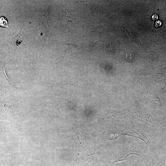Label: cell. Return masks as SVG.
<instances>
[{"label": "cell", "mask_w": 166, "mask_h": 166, "mask_svg": "<svg viewBox=\"0 0 166 166\" xmlns=\"http://www.w3.org/2000/svg\"><path fill=\"white\" fill-rule=\"evenodd\" d=\"M124 113L123 112L112 110L107 113L105 114V117L107 118L113 117H118L124 114Z\"/></svg>", "instance_id": "4"}, {"label": "cell", "mask_w": 166, "mask_h": 166, "mask_svg": "<svg viewBox=\"0 0 166 166\" xmlns=\"http://www.w3.org/2000/svg\"><path fill=\"white\" fill-rule=\"evenodd\" d=\"M106 139L114 140L121 136H127L140 139L143 141L151 151L152 145L148 138L141 133L135 131H114L108 132L105 134Z\"/></svg>", "instance_id": "1"}, {"label": "cell", "mask_w": 166, "mask_h": 166, "mask_svg": "<svg viewBox=\"0 0 166 166\" xmlns=\"http://www.w3.org/2000/svg\"><path fill=\"white\" fill-rule=\"evenodd\" d=\"M0 25L2 27L9 28L8 26V22L6 18L3 17H0Z\"/></svg>", "instance_id": "6"}, {"label": "cell", "mask_w": 166, "mask_h": 166, "mask_svg": "<svg viewBox=\"0 0 166 166\" xmlns=\"http://www.w3.org/2000/svg\"><path fill=\"white\" fill-rule=\"evenodd\" d=\"M158 16L157 14L153 15L152 17V19L153 21H155L157 19Z\"/></svg>", "instance_id": "9"}, {"label": "cell", "mask_w": 166, "mask_h": 166, "mask_svg": "<svg viewBox=\"0 0 166 166\" xmlns=\"http://www.w3.org/2000/svg\"><path fill=\"white\" fill-rule=\"evenodd\" d=\"M124 29L128 33L131 39L132 40V41L137 43L138 45H141L140 44V42L139 37L136 34L132 33L125 28H124Z\"/></svg>", "instance_id": "5"}, {"label": "cell", "mask_w": 166, "mask_h": 166, "mask_svg": "<svg viewBox=\"0 0 166 166\" xmlns=\"http://www.w3.org/2000/svg\"><path fill=\"white\" fill-rule=\"evenodd\" d=\"M156 27H158L160 26L161 25V23L160 21H158L156 22Z\"/></svg>", "instance_id": "8"}, {"label": "cell", "mask_w": 166, "mask_h": 166, "mask_svg": "<svg viewBox=\"0 0 166 166\" xmlns=\"http://www.w3.org/2000/svg\"><path fill=\"white\" fill-rule=\"evenodd\" d=\"M15 36L14 38H13V39H14L15 44L17 45H19L22 43V41L21 37L19 38L20 37L19 36Z\"/></svg>", "instance_id": "7"}, {"label": "cell", "mask_w": 166, "mask_h": 166, "mask_svg": "<svg viewBox=\"0 0 166 166\" xmlns=\"http://www.w3.org/2000/svg\"><path fill=\"white\" fill-rule=\"evenodd\" d=\"M137 116L148 124L152 125L153 121L151 117L137 104L135 105Z\"/></svg>", "instance_id": "3"}, {"label": "cell", "mask_w": 166, "mask_h": 166, "mask_svg": "<svg viewBox=\"0 0 166 166\" xmlns=\"http://www.w3.org/2000/svg\"><path fill=\"white\" fill-rule=\"evenodd\" d=\"M132 154L137 155L143 159L139 152L136 150L134 147L131 146H127L121 149L120 151L115 154L112 163H114L116 162L125 160L128 156Z\"/></svg>", "instance_id": "2"}]
</instances>
